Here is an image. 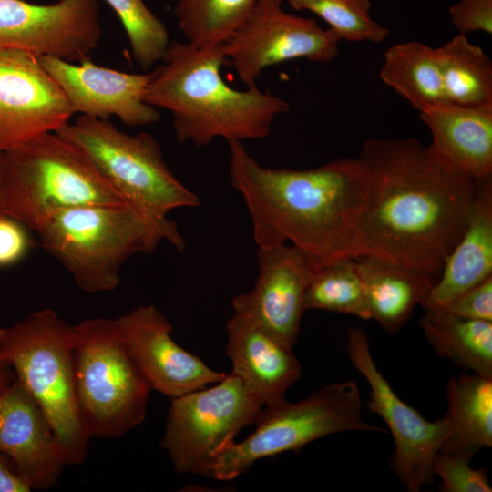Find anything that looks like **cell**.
<instances>
[{
  "label": "cell",
  "mask_w": 492,
  "mask_h": 492,
  "mask_svg": "<svg viewBox=\"0 0 492 492\" xmlns=\"http://www.w3.org/2000/svg\"><path fill=\"white\" fill-rule=\"evenodd\" d=\"M31 488L20 475L15 462L0 452V492H29Z\"/></svg>",
  "instance_id": "e575fe53"
},
{
  "label": "cell",
  "mask_w": 492,
  "mask_h": 492,
  "mask_svg": "<svg viewBox=\"0 0 492 492\" xmlns=\"http://www.w3.org/2000/svg\"><path fill=\"white\" fill-rule=\"evenodd\" d=\"M304 308L305 311L322 310L370 320L356 259L319 267L308 285Z\"/></svg>",
  "instance_id": "83f0119b"
},
{
  "label": "cell",
  "mask_w": 492,
  "mask_h": 492,
  "mask_svg": "<svg viewBox=\"0 0 492 492\" xmlns=\"http://www.w3.org/2000/svg\"><path fill=\"white\" fill-rule=\"evenodd\" d=\"M380 77L419 111L447 103L436 48L422 42L407 41L390 46L384 53Z\"/></svg>",
  "instance_id": "d4e9b609"
},
{
  "label": "cell",
  "mask_w": 492,
  "mask_h": 492,
  "mask_svg": "<svg viewBox=\"0 0 492 492\" xmlns=\"http://www.w3.org/2000/svg\"><path fill=\"white\" fill-rule=\"evenodd\" d=\"M419 325L442 358L492 378V322L462 318L442 308L424 309Z\"/></svg>",
  "instance_id": "cb8c5ba5"
},
{
  "label": "cell",
  "mask_w": 492,
  "mask_h": 492,
  "mask_svg": "<svg viewBox=\"0 0 492 492\" xmlns=\"http://www.w3.org/2000/svg\"><path fill=\"white\" fill-rule=\"evenodd\" d=\"M419 112L432 135L428 150L442 165L475 180L492 177V105L440 103Z\"/></svg>",
  "instance_id": "ffe728a7"
},
{
  "label": "cell",
  "mask_w": 492,
  "mask_h": 492,
  "mask_svg": "<svg viewBox=\"0 0 492 492\" xmlns=\"http://www.w3.org/2000/svg\"><path fill=\"white\" fill-rule=\"evenodd\" d=\"M346 351L353 366L369 385L368 409L378 415L390 431L395 449L391 467L410 492L432 483L433 460L451 434L446 415L426 420L393 390L371 354L369 339L360 327L347 330Z\"/></svg>",
  "instance_id": "8fae6325"
},
{
  "label": "cell",
  "mask_w": 492,
  "mask_h": 492,
  "mask_svg": "<svg viewBox=\"0 0 492 492\" xmlns=\"http://www.w3.org/2000/svg\"><path fill=\"white\" fill-rule=\"evenodd\" d=\"M263 405L234 374L203 388L171 398L160 446L179 474L210 477L223 450Z\"/></svg>",
  "instance_id": "30bf717a"
},
{
  "label": "cell",
  "mask_w": 492,
  "mask_h": 492,
  "mask_svg": "<svg viewBox=\"0 0 492 492\" xmlns=\"http://www.w3.org/2000/svg\"><path fill=\"white\" fill-rule=\"evenodd\" d=\"M7 177V164L5 152L0 150V215L5 213L4 197Z\"/></svg>",
  "instance_id": "d590c367"
},
{
  "label": "cell",
  "mask_w": 492,
  "mask_h": 492,
  "mask_svg": "<svg viewBox=\"0 0 492 492\" xmlns=\"http://www.w3.org/2000/svg\"><path fill=\"white\" fill-rule=\"evenodd\" d=\"M117 14L126 32L132 57L147 69L163 58L169 42L165 25L143 0H103Z\"/></svg>",
  "instance_id": "f546056e"
},
{
  "label": "cell",
  "mask_w": 492,
  "mask_h": 492,
  "mask_svg": "<svg viewBox=\"0 0 492 492\" xmlns=\"http://www.w3.org/2000/svg\"><path fill=\"white\" fill-rule=\"evenodd\" d=\"M341 38L314 18L287 13L282 0H259L244 22L222 43L224 55L247 88L257 87L262 71L302 58L329 63Z\"/></svg>",
  "instance_id": "7c38bea8"
},
{
  "label": "cell",
  "mask_w": 492,
  "mask_h": 492,
  "mask_svg": "<svg viewBox=\"0 0 492 492\" xmlns=\"http://www.w3.org/2000/svg\"><path fill=\"white\" fill-rule=\"evenodd\" d=\"M26 226L7 215H0V268L22 260L32 246Z\"/></svg>",
  "instance_id": "836d02e7"
},
{
  "label": "cell",
  "mask_w": 492,
  "mask_h": 492,
  "mask_svg": "<svg viewBox=\"0 0 492 492\" xmlns=\"http://www.w3.org/2000/svg\"><path fill=\"white\" fill-rule=\"evenodd\" d=\"M254 431L220 454L210 478L231 480L258 460L298 451L311 442L347 431L383 432L362 417V399L354 381L326 384L298 402L283 399L262 408Z\"/></svg>",
  "instance_id": "9c48e42d"
},
{
  "label": "cell",
  "mask_w": 492,
  "mask_h": 492,
  "mask_svg": "<svg viewBox=\"0 0 492 492\" xmlns=\"http://www.w3.org/2000/svg\"><path fill=\"white\" fill-rule=\"evenodd\" d=\"M359 157L375 179L362 224L363 256L437 278L467 225L477 180L442 165L412 138H370Z\"/></svg>",
  "instance_id": "7a4b0ae2"
},
{
  "label": "cell",
  "mask_w": 492,
  "mask_h": 492,
  "mask_svg": "<svg viewBox=\"0 0 492 492\" xmlns=\"http://www.w3.org/2000/svg\"><path fill=\"white\" fill-rule=\"evenodd\" d=\"M44 249L87 292L114 291L125 262L154 252L162 231L128 204L60 211L36 231Z\"/></svg>",
  "instance_id": "52a82bcc"
},
{
  "label": "cell",
  "mask_w": 492,
  "mask_h": 492,
  "mask_svg": "<svg viewBox=\"0 0 492 492\" xmlns=\"http://www.w3.org/2000/svg\"><path fill=\"white\" fill-rule=\"evenodd\" d=\"M436 52L447 103L492 105V62L480 46L458 34Z\"/></svg>",
  "instance_id": "484cf974"
},
{
  "label": "cell",
  "mask_w": 492,
  "mask_h": 492,
  "mask_svg": "<svg viewBox=\"0 0 492 492\" xmlns=\"http://www.w3.org/2000/svg\"><path fill=\"white\" fill-rule=\"evenodd\" d=\"M259 273L251 291L237 296L272 334L293 346L299 337L305 293L319 268L292 245L258 248Z\"/></svg>",
  "instance_id": "ac0fdd59"
},
{
  "label": "cell",
  "mask_w": 492,
  "mask_h": 492,
  "mask_svg": "<svg viewBox=\"0 0 492 492\" xmlns=\"http://www.w3.org/2000/svg\"><path fill=\"white\" fill-rule=\"evenodd\" d=\"M370 319L384 331L395 333L425 302L436 278L380 259H356Z\"/></svg>",
  "instance_id": "7402d4cb"
},
{
  "label": "cell",
  "mask_w": 492,
  "mask_h": 492,
  "mask_svg": "<svg viewBox=\"0 0 492 492\" xmlns=\"http://www.w3.org/2000/svg\"><path fill=\"white\" fill-rule=\"evenodd\" d=\"M492 276V177L477 180L467 225L422 303L443 308L458 294Z\"/></svg>",
  "instance_id": "44dd1931"
},
{
  "label": "cell",
  "mask_w": 492,
  "mask_h": 492,
  "mask_svg": "<svg viewBox=\"0 0 492 492\" xmlns=\"http://www.w3.org/2000/svg\"><path fill=\"white\" fill-rule=\"evenodd\" d=\"M115 320L150 390L171 399L215 384L227 374L179 346L171 336L170 322L153 304L138 306Z\"/></svg>",
  "instance_id": "9a60e30c"
},
{
  "label": "cell",
  "mask_w": 492,
  "mask_h": 492,
  "mask_svg": "<svg viewBox=\"0 0 492 492\" xmlns=\"http://www.w3.org/2000/svg\"><path fill=\"white\" fill-rule=\"evenodd\" d=\"M73 112L37 56L0 47V150L67 125Z\"/></svg>",
  "instance_id": "5bb4252c"
},
{
  "label": "cell",
  "mask_w": 492,
  "mask_h": 492,
  "mask_svg": "<svg viewBox=\"0 0 492 492\" xmlns=\"http://www.w3.org/2000/svg\"><path fill=\"white\" fill-rule=\"evenodd\" d=\"M16 379L11 366L0 356V392Z\"/></svg>",
  "instance_id": "8d00e7d4"
},
{
  "label": "cell",
  "mask_w": 492,
  "mask_h": 492,
  "mask_svg": "<svg viewBox=\"0 0 492 492\" xmlns=\"http://www.w3.org/2000/svg\"><path fill=\"white\" fill-rule=\"evenodd\" d=\"M38 59L73 114L104 120L115 116L130 127L150 125L160 118L159 110L144 99L150 73L122 72L96 65L90 58L77 63L50 56Z\"/></svg>",
  "instance_id": "2e32d148"
},
{
  "label": "cell",
  "mask_w": 492,
  "mask_h": 492,
  "mask_svg": "<svg viewBox=\"0 0 492 492\" xmlns=\"http://www.w3.org/2000/svg\"><path fill=\"white\" fill-rule=\"evenodd\" d=\"M259 0H178L174 15L187 42L198 47L223 43Z\"/></svg>",
  "instance_id": "4316f807"
},
{
  "label": "cell",
  "mask_w": 492,
  "mask_h": 492,
  "mask_svg": "<svg viewBox=\"0 0 492 492\" xmlns=\"http://www.w3.org/2000/svg\"><path fill=\"white\" fill-rule=\"evenodd\" d=\"M56 133L81 150L120 197L162 231L167 242L184 251L185 240L168 216L177 209L198 207L200 200L169 169L151 135L128 134L108 119L84 115Z\"/></svg>",
  "instance_id": "277c9868"
},
{
  "label": "cell",
  "mask_w": 492,
  "mask_h": 492,
  "mask_svg": "<svg viewBox=\"0 0 492 492\" xmlns=\"http://www.w3.org/2000/svg\"><path fill=\"white\" fill-rule=\"evenodd\" d=\"M227 64L222 43L198 47L173 42L150 72L144 99L171 113L179 142L206 147L216 138H264L275 118L289 110L286 100L258 87H230L220 73Z\"/></svg>",
  "instance_id": "3957f363"
},
{
  "label": "cell",
  "mask_w": 492,
  "mask_h": 492,
  "mask_svg": "<svg viewBox=\"0 0 492 492\" xmlns=\"http://www.w3.org/2000/svg\"><path fill=\"white\" fill-rule=\"evenodd\" d=\"M228 145L230 180L248 209L258 248L290 242L318 267L363 256L362 224L375 179L360 157L310 169H272L243 142Z\"/></svg>",
  "instance_id": "6da1fadb"
},
{
  "label": "cell",
  "mask_w": 492,
  "mask_h": 492,
  "mask_svg": "<svg viewBox=\"0 0 492 492\" xmlns=\"http://www.w3.org/2000/svg\"><path fill=\"white\" fill-rule=\"evenodd\" d=\"M5 152V213L35 232L68 209L128 204L87 157L56 132Z\"/></svg>",
  "instance_id": "8992f818"
},
{
  "label": "cell",
  "mask_w": 492,
  "mask_h": 492,
  "mask_svg": "<svg viewBox=\"0 0 492 492\" xmlns=\"http://www.w3.org/2000/svg\"><path fill=\"white\" fill-rule=\"evenodd\" d=\"M451 434L439 452L474 457L492 446V378L452 375L446 384Z\"/></svg>",
  "instance_id": "603a6c76"
},
{
  "label": "cell",
  "mask_w": 492,
  "mask_h": 492,
  "mask_svg": "<svg viewBox=\"0 0 492 492\" xmlns=\"http://www.w3.org/2000/svg\"><path fill=\"white\" fill-rule=\"evenodd\" d=\"M472 457L438 452L432 464L434 477L440 478L441 492H491L487 466L474 468Z\"/></svg>",
  "instance_id": "4dcf8cb0"
},
{
  "label": "cell",
  "mask_w": 492,
  "mask_h": 492,
  "mask_svg": "<svg viewBox=\"0 0 492 492\" xmlns=\"http://www.w3.org/2000/svg\"><path fill=\"white\" fill-rule=\"evenodd\" d=\"M100 36L97 0H0V47L77 63L89 58Z\"/></svg>",
  "instance_id": "4fadbf2b"
},
{
  "label": "cell",
  "mask_w": 492,
  "mask_h": 492,
  "mask_svg": "<svg viewBox=\"0 0 492 492\" xmlns=\"http://www.w3.org/2000/svg\"><path fill=\"white\" fill-rule=\"evenodd\" d=\"M451 23L459 32L492 34V0H459L448 8Z\"/></svg>",
  "instance_id": "d6a6232c"
},
{
  "label": "cell",
  "mask_w": 492,
  "mask_h": 492,
  "mask_svg": "<svg viewBox=\"0 0 492 492\" xmlns=\"http://www.w3.org/2000/svg\"><path fill=\"white\" fill-rule=\"evenodd\" d=\"M0 452L31 490L53 487L68 466L47 417L17 379L0 392Z\"/></svg>",
  "instance_id": "d6986e66"
},
{
  "label": "cell",
  "mask_w": 492,
  "mask_h": 492,
  "mask_svg": "<svg viewBox=\"0 0 492 492\" xmlns=\"http://www.w3.org/2000/svg\"><path fill=\"white\" fill-rule=\"evenodd\" d=\"M231 304L225 348L232 364L231 372L263 407L285 399L302 374L292 346L266 329L238 296Z\"/></svg>",
  "instance_id": "e0dca14e"
},
{
  "label": "cell",
  "mask_w": 492,
  "mask_h": 492,
  "mask_svg": "<svg viewBox=\"0 0 492 492\" xmlns=\"http://www.w3.org/2000/svg\"><path fill=\"white\" fill-rule=\"evenodd\" d=\"M74 389L89 438H117L145 420L150 388L129 355L115 319L73 325Z\"/></svg>",
  "instance_id": "ba28073f"
},
{
  "label": "cell",
  "mask_w": 492,
  "mask_h": 492,
  "mask_svg": "<svg viewBox=\"0 0 492 492\" xmlns=\"http://www.w3.org/2000/svg\"><path fill=\"white\" fill-rule=\"evenodd\" d=\"M74 331L51 309L0 327V356L47 417L68 466L85 461L89 437L74 389Z\"/></svg>",
  "instance_id": "5b68a950"
},
{
  "label": "cell",
  "mask_w": 492,
  "mask_h": 492,
  "mask_svg": "<svg viewBox=\"0 0 492 492\" xmlns=\"http://www.w3.org/2000/svg\"><path fill=\"white\" fill-rule=\"evenodd\" d=\"M297 11H310L322 18L337 36L352 42L381 43L387 28L370 15V0H287Z\"/></svg>",
  "instance_id": "f1b7e54d"
},
{
  "label": "cell",
  "mask_w": 492,
  "mask_h": 492,
  "mask_svg": "<svg viewBox=\"0 0 492 492\" xmlns=\"http://www.w3.org/2000/svg\"><path fill=\"white\" fill-rule=\"evenodd\" d=\"M442 309L462 318L492 322V276L458 294Z\"/></svg>",
  "instance_id": "1f68e13d"
}]
</instances>
